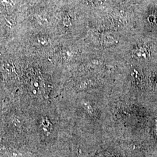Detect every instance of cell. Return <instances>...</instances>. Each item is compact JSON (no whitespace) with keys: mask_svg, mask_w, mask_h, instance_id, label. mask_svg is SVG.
Returning a JSON list of instances; mask_svg holds the SVG:
<instances>
[{"mask_svg":"<svg viewBox=\"0 0 157 157\" xmlns=\"http://www.w3.org/2000/svg\"><path fill=\"white\" fill-rule=\"evenodd\" d=\"M136 56L140 59H147L150 57V53L146 47L142 46L136 50Z\"/></svg>","mask_w":157,"mask_h":157,"instance_id":"cell-1","label":"cell"}]
</instances>
